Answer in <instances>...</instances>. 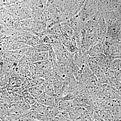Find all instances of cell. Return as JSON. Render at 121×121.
<instances>
[{"mask_svg":"<svg viewBox=\"0 0 121 121\" xmlns=\"http://www.w3.org/2000/svg\"><path fill=\"white\" fill-rule=\"evenodd\" d=\"M82 121H91V120L89 117H85L83 120H82Z\"/></svg>","mask_w":121,"mask_h":121,"instance_id":"9c48e42d","label":"cell"},{"mask_svg":"<svg viewBox=\"0 0 121 121\" xmlns=\"http://www.w3.org/2000/svg\"><path fill=\"white\" fill-rule=\"evenodd\" d=\"M27 89L30 94L37 101L45 94L43 84L31 87Z\"/></svg>","mask_w":121,"mask_h":121,"instance_id":"6da1fadb","label":"cell"},{"mask_svg":"<svg viewBox=\"0 0 121 121\" xmlns=\"http://www.w3.org/2000/svg\"><path fill=\"white\" fill-rule=\"evenodd\" d=\"M36 67L44 73H48L52 70V66L49 60H44L34 63Z\"/></svg>","mask_w":121,"mask_h":121,"instance_id":"7a4b0ae2","label":"cell"},{"mask_svg":"<svg viewBox=\"0 0 121 121\" xmlns=\"http://www.w3.org/2000/svg\"><path fill=\"white\" fill-rule=\"evenodd\" d=\"M22 94L24 101L29 105H32L37 101V100L30 94L27 89H25L23 91Z\"/></svg>","mask_w":121,"mask_h":121,"instance_id":"52a82bcc","label":"cell"},{"mask_svg":"<svg viewBox=\"0 0 121 121\" xmlns=\"http://www.w3.org/2000/svg\"><path fill=\"white\" fill-rule=\"evenodd\" d=\"M52 121H68L65 117L61 114H58L53 118Z\"/></svg>","mask_w":121,"mask_h":121,"instance_id":"ba28073f","label":"cell"},{"mask_svg":"<svg viewBox=\"0 0 121 121\" xmlns=\"http://www.w3.org/2000/svg\"><path fill=\"white\" fill-rule=\"evenodd\" d=\"M47 107L36 101L31 106V110L41 115L45 114Z\"/></svg>","mask_w":121,"mask_h":121,"instance_id":"277c9868","label":"cell"},{"mask_svg":"<svg viewBox=\"0 0 121 121\" xmlns=\"http://www.w3.org/2000/svg\"><path fill=\"white\" fill-rule=\"evenodd\" d=\"M49 53L47 52H37L35 53L32 56V60L34 63L49 59Z\"/></svg>","mask_w":121,"mask_h":121,"instance_id":"5b68a950","label":"cell"},{"mask_svg":"<svg viewBox=\"0 0 121 121\" xmlns=\"http://www.w3.org/2000/svg\"><path fill=\"white\" fill-rule=\"evenodd\" d=\"M43 84L45 94L54 97L55 91L52 82L51 80L46 79Z\"/></svg>","mask_w":121,"mask_h":121,"instance_id":"8992f818","label":"cell"},{"mask_svg":"<svg viewBox=\"0 0 121 121\" xmlns=\"http://www.w3.org/2000/svg\"><path fill=\"white\" fill-rule=\"evenodd\" d=\"M37 101L47 107L54 106L56 104L54 97L49 96L45 94L40 98Z\"/></svg>","mask_w":121,"mask_h":121,"instance_id":"3957f363","label":"cell"}]
</instances>
